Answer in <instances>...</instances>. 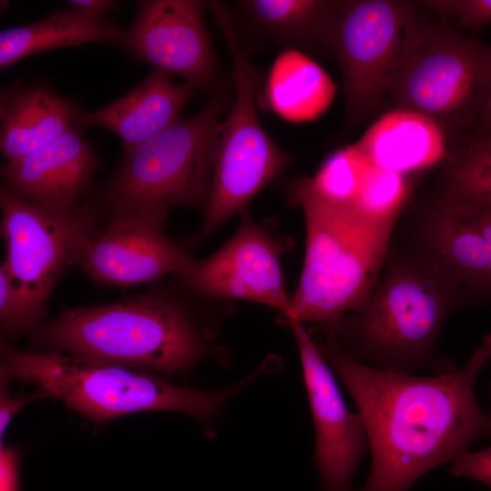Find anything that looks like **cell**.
<instances>
[{"label":"cell","instance_id":"6da1fadb","mask_svg":"<svg viewBox=\"0 0 491 491\" xmlns=\"http://www.w3.org/2000/svg\"><path fill=\"white\" fill-rule=\"evenodd\" d=\"M316 343L366 429L372 462L366 484L356 491H410L422 476L454 463L473 442L491 436V412L481 407L475 390L487 360L482 346L461 368L419 376L361 363L327 334Z\"/></svg>","mask_w":491,"mask_h":491},{"label":"cell","instance_id":"7a4b0ae2","mask_svg":"<svg viewBox=\"0 0 491 491\" xmlns=\"http://www.w3.org/2000/svg\"><path fill=\"white\" fill-rule=\"evenodd\" d=\"M476 303L434 264L392 235L365 305L326 333L344 352L378 370L432 375L456 370L436 349L449 316Z\"/></svg>","mask_w":491,"mask_h":491},{"label":"cell","instance_id":"3957f363","mask_svg":"<svg viewBox=\"0 0 491 491\" xmlns=\"http://www.w3.org/2000/svg\"><path fill=\"white\" fill-rule=\"evenodd\" d=\"M30 332L50 351L160 376L185 373L214 350L209 331L164 294L71 308Z\"/></svg>","mask_w":491,"mask_h":491},{"label":"cell","instance_id":"277c9868","mask_svg":"<svg viewBox=\"0 0 491 491\" xmlns=\"http://www.w3.org/2000/svg\"><path fill=\"white\" fill-rule=\"evenodd\" d=\"M255 373L216 390L176 386L162 376L116 364L49 351L31 353L3 345L1 380L35 385L95 422L141 411H173L209 424Z\"/></svg>","mask_w":491,"mask_h":491},{"label":"cell","instance_id":"5b68a950","mask_svg":"<svg viewBox=\"0 0 491 491\" xmlns=\"http://www.w3.org/2000/svg\"><path fill=\"white\" fill-rule=\"evenodd\" d=\"M290 195L303 210L306 242L286 324L311 322L330 333L369 298L397 222L370 221L352 206L325 204L293 185Z\"/></svg>","mask_w":491,"mask_h":491},{"label":"cell","instance_id":"8992f818","mask_svg":"<svg viewBox=\"0 0 491 491\" xmlns=\"http://www.w3.org/2000/svg\"><path fill=\"white\" fill-rule=\"evenodd\" d=\"M208 6L232 56L235 98L228 115L216 128L211 186L198 240L244 211L246 204L289 163L288 155L259 121L256 105L261 77L239 45L228 9L219 1H209Z\"/></svg>","mask_w":491,"mask_h":491},{"label":"cell","instance_id":"52a82bcc","mask_svg":"<svg viewBox=\"0 0 491 491\" xmlns=\"http://www.w3.org/2000/svg\"><path fill=\"white\" fill-rule=\"evenodd\" d=\"M491 87V46L442 25L419 27L393 84L397 108L462 139L480 121Z\"/></svg>","mask_w":491,"mask_h":491},{"label":"cell","instance_id":"ba28073f","mask_svg":"<svg viewBox=\"0 0 491 491\" xmlns=\"http://www.w3.org/2000/svg\"><path fill=\"white\" fill-rule=\"evenodd\" d=\"M227 97L215 95L200 111L125 151L108 196L114 211L205 206L214 144Z\"/></svg>","mask_w":491,"mask_h":491},{"label":"cell","instance_id":"9c48e42d","mask_svg":"<svg viewBox=\"0 0 491 491\" xmlns=\"http://www.w3.org/2000/svg\"><path fill=\"white\" fill-rule=\"evenodd\" d=\"M416 2L341 1L326 48L336 55L346 122L365 121L390 96L406 53L424 20Z\"/></svg>","mask_w":491,"mask_h":491},{"label":"cell","instance_id":"30bf717a","mask_svg":"<svg viewBox=\"0 0 491 491\" xmlns=\"http://www.w3.org/2000/svg\"><path fill=\"white\" fill-rule=\"evenodd\" d=\"M1 233L6 270L34 327L63 274L78 265L96 233L95 215L87 205L56 211L2 187ZM31 327V328H32Z\"/></svg>","mask_w":491,"mask_h":491},{"label":"cell","instance_id":"8fae6325","mask_svg":"<svg viewBox=\"0 0 491 491\" xmlns=\"http://www.w3.org/2000/svg\"><path fill=\"white\" fill-rule=\"evenodd\" d=\"M400 237L476 303L491 300V205L441 187L409 212Z\"/></svg>","mask_w":491,"mask_h":491},{"label":"cell","instance_id":"7c38bea8","mask_svg":"<svg viewBox=\"0 0 491 491\" xmlns=\"http://www.w3.org/2000/svg\"><path fill=\"white\" fill-rule=\"evenodd\" d=\"M242 212L235 234L207 258L192 259L179 277L200 296L264 305L287 322L291 296L286 291L281 258L288 249V241Z\"/></svg>","mask_w":491,"mask_h":491},{"label":"cell","instance_id":"4fadbf2b","mask_svg":"<svg viewBox=\"0 0 491 491\" xmlns=\"http://www.w3.org/2000/svg\"><path fill=\"white\" fill-rule=\"evenodd\" d=\"M295 337L315 427L314 461L321 491H355L353 476L369 451L359 414L347 407L334 371L315 339L297 321L287 323Z\"/></svg>","mask_w":491,"mask_h":491},{"label":"cell","instance_id":"5bb4252c","mask_svg":"<svg viewBox=\"0 0 491 491\" xmlns=\"http://www.w3.org/2000/svg\"><path fill=\"white\" fill-rule=\"evenodd\" d=\"M167 212L114 211L111 220L85 246L78 266L95 282L107 286L140 285L170 274L180 276L192 258L165 234Z\"/></svg>","mask_w":491,"mask_h":491},{"label":"cell","instance_id":"9a60e30c","mask_svg":"<svg viewBox=\"0 0 491 491\" xmlns=\"http://www.w3.org/2000/svg\"><path fill=\"white\" fill-rule=\"evenodd\" d=\"M207 5L198 0L141 1L120 43L134 58L179 75L195 88L210 89L216 67L204 23Z\"/></svg>","mask_w":491,"mask_h":491},{"label":"cell","instance_id":"2e32d148","mask_svg":"<svg viewBox=\"0 0 491 491\" xmlns=\"http://www.w3.org/2000/svg\"><path fill=\"white\" fill-rule=\"evenodd\" d=\"M76 125L1 168L4 187L44 207L69 211L97 167L91 145Z\"/></svg>","mask_w":491,"mask_h":491},{"label":"cell","instance_id":"e0dca14e","mask_svg":"<svg viewBox=\"0 0 491 491\" xmlns=\"http://www.w3.org/2000/svg\"><path fill=\"white\" fill-rule=\"evenodd\" d=\"M195 89L190 83L178 84L170 73L153 67L119 99L95 111H80L78 124L111 131L127 151L175 123Z\"/></svg>","mask_w":491,"mask_h":491},{"label":"cell","instance_id":"ac0fdd59","mask_svg":"<svg viewBox=\"0 0 491 491\" xmlns=\"http://www.w3.org/2000/svg\"><path fill=\"white\" fill-rule=\"evenodd\" d=\"M446 137L431 118L396 108L373 123L356 144L372 165L413 176L445 164L450 153Z\"/></svg>","mask_w":491,"mask_h":491},{"label":"cell","instance_id":"d6986e66","mask_svg":"<svg viewBox=\"0 0 491 491\" xmlns=\"http://www.w3.org/2000/svg\"><path fill=\"white\" fill-rule=\"evenodd\" d=\"M76 105L41 85L15 84L1 92L0 150L18 159L78 124Z\"/></svg>","mask_w":491,"mask_h":491},{"label":"cell","instance_id":"ffe728a7","mask_svg":"<svg viewBox=\"0 0 491 491\" xmlns=\"http://www.w3.org/2000/svg\"><path fill=\"white\" fill-rule=\"evenodd\" d=\"M336 86L329 75L300 50L280 53L267 74L264 100L279 117L289 122L318 118L333 102Z\"/></svg>","mask_w":491,"mask_h":491},{"label":"cell","instance_id":"44dd1931","mask_svg":"<svg viewBox=\"0 0 491 491\" xmlns=\"http://www.w3.org/2000/svg\"><path fill=\"white\" fill-rule=\"evenodd\" d=\"M123 30L114 22L95 20L70 8L58 11L36 22L12 27L0 33V67L51 49L90 43L116 44Z\"/></svg>","mask_w":491,"mask_h":491},{"label":"cell","instance_id":"7402d4cb","mask_svg":"<svg viewBox=\"0 0 491 491\" xmlns=\"http://www.w3.org/2000/svg\"><path fill=\"white\" fill-rule=\"evenodd\" d=\"M341 1L246 0L238 2L253 25L288 48L326 47Z\"/></svg>","mask_w":491,"mask_h":491},{"label":"cell","instance_id":"603a6c76","mask_svg":"<svg viewBox=\"0 0 491 491\" xmlns=\"http://www.w3.org/2000/svg\"><path fill=\"white\" fill-rule=\"evenodd\" d=\"M372 165L354 144L331 153L313 176L299 178L292 185L325 204L352 206Z\"/></svg>","mask_w":491,"mask_h":491},{"label":"cell","instance_id":"cb8c5ba5","mask_svg":"<svg viewBox=\"0 0 491 491\" xmlns=\"http://www.w3.org/2000/svg\"><path fill=\"white\" fill-rule=\"evenodd\" d=\"M442 187L491 205V127L474 128L451 147Z\"/></svg>","mask_w":491,"mask_h":491},{"label":"cell","instance_id":"d4e9b609","mask_svg":"<svg viewBox=\"0 0 491 491\" xmlns=\"http://www.w3.org/2000/svg\"><path fill=\"white\" fill-rule=\"evenodd\" d=\"M412 178L373 165L352 207L373 222H397L410 201Z\"/></svg>","mask_w":491,"mask_h":491},{"label":"cell","instance_id":"484cf974","mask_svg":"<svg viewBox=\"0 0 491 491\" xmlns=\"http://www.w3.org/2000/svg\"><path fill=\"white\" fill-rule=\"evenodd\" d=\"M418 3L426 9L455 17L461 28L478 30L491 23V0H430Z\"/></svg>","mask_w":491,"mask_h":491},{"label":"cell","instance_id":"4316f807","mask_svg":"<svg viewBox=\"0 0 491 491\" xmlns=\"http://www.w3.org/2000/svg\"><path fill=\"white\" fill-rule=\"evenodd\" d=\"M0 320L4 334L14 336L31 329L22 298L15 288L6 270L0 267Z\"/></svg>","mask_w":491,"mask_h":491},{"label":"cell","instance_id":"83f0119b","mask_svg":"<svg viewBox=\"0 0 491 491\" xmlns=\"http://www.w3.org/2000/svg\"><path fill=\"white\" fill-rule=\"evenodd\" d=\"M449 473L476 480L491 489V446L474 452L468 450L452 463Z\"/></svg>","mask_w":491,"mask_h":491},{"label":"cell","instance_id":"f1b7e54d","mask_svg":"<svg viewBox=\"0 0 491 491\" xmlns=\"http://www.w3.org/2000/svg\"><path fill=\"white\" fill-rule=\"evenodd\" d=\"M0 449V491H18L17 451L3 444Z\"/></svg>","mask_w":491,"mask_h":491},{"label":"cell","instance_id":"f546056e","mask_svg":"<svg viewBox=\"0 0 491 491\" xmlns=\"http://www.w3.org/2000/svg\"><path fill=\"white\" fill-rule=\"evenodd\" d=\"M5 381H1L0 393V436H3L14 416L27 403L34 398L39 397L43 394L38 391L37 394L31 396H13L6 389ZM44 396V395H43Z\"/></svg>","mask_w":491,"mask_h":491},{"label":"cell","instance_id":"4dcf8cb0","mask_svg":"<svg viewBox=\"0 0 491 491\" xmlns=\"http://www.w3.org/2000/svg\"><path fill=\"white\" fill-rule=\"evenodd\" d=\"M69 8L92 19L104 20L117 5L112 0H69Z\"/></svg>","mask_w":491,"mask_h":491},{"label":"cell","instance_id":"1f68e13d","mask_svg":"<svg viewBox=\"0 0 491 491\" xmlns=\"http://www.w3.org/2000/svg\"><path fill=\"white\" fill-rule=\"evenodd\" d=\"M476 127H479V128L491 127V87H490V92H489L488 99H487L484 113L482 115L480 121L478 122L477 125L475 128Z\"/></svg>","mask_w":491,"mask_h":491},{"label":"cell","instance_id":"d6a6232c","mask_svg":"<svg viewBox=\"0 0 491 491\" xmlns=\"http://www.w3.org/2000/svg\"><path fill=\"white\" fill-rule=\"evenodd\" d=\"M482 346L486 352L487 359H491V333L484 336Z\"/></svg>","mask_w":491,"mask_h":491}]
</instances>
